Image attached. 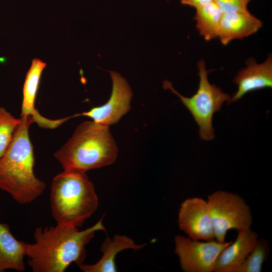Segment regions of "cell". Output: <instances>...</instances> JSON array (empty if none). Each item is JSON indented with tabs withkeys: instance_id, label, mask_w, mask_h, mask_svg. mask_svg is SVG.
Masks as SVG:
<instances>
[{
	"instance_id": "obj_8",
	"label": "cell",
	"mask_w": 272,
	"mask_h": 272,
	"mask_svg": "<svg viewBox=\"0 0 272 272\" xmlns=\"http://www.w3.org/2000/svg\"><path fill=\"white\" fill-rule=\"evenodd\" d=\"M109 73L112 87L108 101L87 111L76 114L74 117H88L97 123L110 126L117 123L129 111L132 92L129 84L119 73L112 71Z\"/></svg>"
},
{
	"instance_id": "obj_7",
	"label": "cell",
	"mask_w": 272,
	"mask_h": 272,
	"mask_svg": "<svg viewBox=\"0 0 272 272\" xmlns=\"http://www.w3.org/2000/svg\"><path fill=\"white\" fill-rule=\"evenodd\" d=\"M175 253L181 268L185 272H212L221 252L232 241L216 240L201 242L177 235L175 237Z\"/></svg>"
},
{
	"instance_id": "obj_21",
	"label": "cell",
	"mask_w": 272,
	"mask_h": 272,
	"mask_svg": "<svg viewBox=\"0 0 272 272\" xmlns=\"http://www.w3.org/2000/svg\"><path fill=\"white\" fill-rule=\"evenodd\" d=\"M246 6H247L248 3L251 1V0H241Z\"/></svg>"
},
{
	"instance_id": "obj_20",
	"label": "cell",
	"mask_w": 272,
	"mask_h": 272,
	"mask_svg": "<svg viewBox=\"0 0 272 272\" xmlns=\"http://www.w3.org/2000/svg\"><path fill=\"white\" fill-rule=\"evenodd\" d=\"M180 3L185 6L194 8L195 9L203 6L214 0H180Z\"/></svg>"
},
{
	"instance_id": "obj_19",
	"label": "cell",
	"mask_w": 272,
	"mask_h": 272,
	"mask_svg": "<svg viewBox=\"0 0 272 272\" xmlns=\"http://www.w3.org/2000/svg\"><path fill=\"white\" fill-rule=\"evenodd\" d=\"M223 13L247 11V6L241 0H214Z\"/></svg>"
},
{
	"instance_id": "obj_10",
	"label": "cell",
	"mask_w": 272,
	"mask_h": 272,
	"mask_svg": "<svg viewBox=\"0 0 272 272\" xmlns=\"http://www.w3.org/2000/svg\"><path fill=\"white\" fill-rule=\"evenodd\" d=\"M246 66L239 71L234 82L237 90L227 103L235 102L246 94L257 90L272 87V55L268 54L265 60L257 63L254 58H249Z\"/></svg>"
},
{
	"instance_id": "obj_3",
	"label": "cell",
	"mask_w": 272,
	"mask_h": 272,
	"mask_svg": "<svg viewBox=\"0 0 272 272\" xmlns=\"http://www.w3.org/2000/svg\"><path fill=\"white\" fill-rule=\"evenodd\" d=\"M117 154L109 126L92 120L81 123L54 157L63 171L86 173L112 164Z\"/></svg>"
},
{
	"instance_id": "obj_2",
	"label": "cell",
	"mask_w": 272,
	"mask_h": 272,
	"mask_svg": "<svg viewBox=\"0 0 272 272\" xmlns=\"http://www.w3.org/2000/svg\"><path fill=\"white\" fill-rule=\"evenodd\" d=\"M33 122L32 116L21 115L11 143L0 159V189L20 204L33 201L46 187L34 172L35 158L29 135Z\"/></svg>"
},
{
	"instance_id": "obj_5",
	"label": "cell",
	"mask_w": 272,
	"mask_h": 272,
	"mask_svg": "<svg viewBox=\"0 0 272 272\" xmlns=\"http://www.w3.org/2000/svg\"><path fill=\"white\" fill-rule=\"evenodd\" d=\"M197 67L198 87L196 93L191 97H185L180 94L168 80L163 82V88L179 97L198 125L200 139L208 141L215 137L212 123L214 114L220 110L225 102H229L231 97L220 88L210 83L208 78L209 71L204 59L198 61Z\"/></svg>"
},
{
	"instance_id": "obj_13",
	"label": "cell",
	"mask_w": 272,
	"mask_h": 272,
	"mask_svg": "<svg viewBox=\"0 0 272 272\" xmlns=\"http://www.w3.org/2000/svg\"><path fill=\"white\" fill-rule=\"evenodd\" d=\"M236 239L227 246L218 256L214 272H228L241 264L255 247L258 234L251 228L239 230Z\"/></svg>"
},
{
	"instance_id": "obj_18",
	"label": "cell",
	"mask_w": 272,
	"mask_h": 272,
	"mask_svg": "<svg viewBox=\"0 0 272 272\" xmlns=\"http://www.w3.org/2000/svg\"><path fill=\"white\" fill-rule=\"evenodd\" d=\"M20 122L3 107H0V159L4 155L12 140L14 133Z\"/></svg>"
},
{
	"instance_id": "obj_9",
	"label": "cell",
	"mask_w": 272,
	"mask_h": 272,
	"mask_svg": "<svg viewBox=\"0 0 272 272\" xmlns=\"http://www.w3.org/2000/svg\"><path fill=\"white\" fill-rule=\"evenodd\" d=\"M178 224L180 230L193 240H215L208 203L202 198L189 197L181 203Z\"/></svg>"
},
{
	"instance_id": "obj_16",
	"label": "cell",
	"mask_w": 272,
	"mask_h": 272,
	"mask_svg": "<svg viewBox=\"0 0 272 272\" xmlns=\"http://www.w3.org/2000/svg\"><path fill=\"white\" fill-rule=\"evenodd\" d=\"M194 19L200 35L206 40L217 38L223 13L213 1L195 9Z\"/></svg>"
},
{
	"instance_id": "obj_1",
	"label": "cell",
	"mask_w": 272,
	"mask_h": 272,
	"mask_svg": "<svg viewBox=\"0 0 272 272\" xmlns=\"http://www.w3.org/2000/svg\"><path fill=\"white\" fill-rule=\"evenodd\" d=\"M105 230L102 218L81 231L58 223L38 227L34 232V243L27 244L28 264L33 272H63L73 263L79 266L86 259L85 247L95 232Z\"/></svg>"
},
{
	"instance_id": "obj_6",
	"label": "cell",
	"mask_w": 272,
	"mask_h": 272,
	"mask_svg": "<svg viewBox=\"0 0 272 272\" xmlns=\"http://www.w3.org/2000/svg\"><path fill=\"white\" fill-rule=\"evenodd\" d=\"M207 202L217 241L225 242L230 230L238 231L250 228L252 217L250 207L239 195L217 190L208 196Z\"/></svg>"
},
{
	"instance_id": "obj_11",
	"label": "cell",
	"mask_w": 272,
	"mask_h": 272,
	"mask_svg": "<svg viewBox=\"0 0 272 272\" xmlns=\"http://www.w3.org/2000/svg\"><path fill=\"white\" fill-rule=\"evenodd\" d=\"M46 65L45 62L37 58H34L32 62L23 86L21 115L32 116L34 122L42 128L52 129L57 127L71 117L54 120L48 119L39 114L35 107L41 75Z\"/></svg>"
},
{
	"instance_id": "obj_14",
	"label": "cell",
	"mask_w": 272,
	"mask_h": 272,
	"mask_svg": "<svg viewBox=\"0 0 272 272\" xmlns=\"http://www.w3.org/2000/svg\"><path fill=\"white\" fill-rule=\"evenodd\" d=\"M146 245V243L137 244L132 239L124 235H115L112 240L106 237L100 247L103 253L101 259L94 264L83 263L79 266L84 272L117 271L115 258L119 252L127 249L139 250Z\"/></svg>"
},
{
	"instance_id": "obj_15",
	"label": "cell",
	"mask_w": 272,
	"mask_h": 272,
	"mask_svg": "<svg viewBox=\"0 0 272 272\" xmlns=\"http://www.w3.org/2000/svg\"><path fill=\"white\" fill-rule=\"evenodd\" d=\"M27 244L13 236L8 224L0 223V272L7 269L19 271L25 269Z\"/></svg>"
},
{
	"instance_id": "obj_12",
	"label": "cell",
	"mask_w": 272,
	"mask_h": 272,
	"mask_svg": "<svg viewBox=\"0 0 272 272\" xmlns=\"http://www.w3.org/2000/svg\"><path fill=\"white\" fill-rule=\"evenodd\" d=\"M262 27V21L249 11L223 13L217 38L227 45L234 40L255 34Z\"/></svg>"
},
{
	"instance_id": "obj_17",
	"label": "cell",
	"mask_w": 272,
	"mask_h": 272,
	"mask_svg": "<svg viewBox=\"0 0 272 272\" xmlns=\"http://www.w3.org/2000/svg\"><path fill=\"white\" fill-rule=\"evenodd\" d=\"M269 252L268 241L264 238L259 239L245 259L241 264L230 269L228 272H260Z\"/></svg>"
},
{
	"instance_id": "obj_4",
	"label": "cell",
	"mask_w": 272,
	"mask_h": 272,
	"mask_svg": "<svg viewBox=\"0 0 272 272\" xmlns=\"http://www.w3.org/2000/svg\"><path fill=\"white\" fill-rule=\"evenodd\" d=\"M50 203L56 223L79 227L96 211L98 198L86 173L63 171L53 178Z\"/></svg>"
}]
</instances>
